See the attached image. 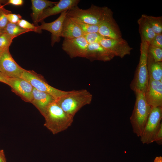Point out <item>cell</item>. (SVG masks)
I'll list each match as a JSON object with an SVG mask.
<instances>
[{"label": "cell", "instance_id": "6da1fadb", "mask_svg": "<svg viewBox=\"0 0 162 162\" xmlns=\"http://www.w3.org/2000/svg\"><path fill=\"white\" fill-rule=\"evenodd\" d=\"M42 115L45 118L44 126L54 135L67 130L74 120V118L66 113L56 100L49 105Z\"/></svg>", "mask_w": 162, "mask_h": 162}, {"label": "cell", "instance_id": "7a4b0ae2", "mask_svg": "<svg viewBox=\"0 0 162 162\" xmlns=\"http://www.w3.org/2000/svg\"><path fill=\"white\" fill-rule=\"evenodd\" d=\"M92 99V94L82 89L68 91L56 101L66 113L74 118L82 107L91 103Z\"/></svg>", "mask_w": 162, "mask_h": 162}, {"label": "cell", "instance_id": "3957f363", "mask_svg": "<svg viewBox=\"0 0 162 162\" xmlns=\"http://www.w3.org/2000/svg\"><path fill=\"white\" fill-rule=\"evenodd\" d=\"M136 100L130 120L134 132L140 137L144 130L151 107L148 104L144 93L140 90L134 92Z\"/></svg>", "mask_w": 162, "mask_h": 162}, {"label": "cell", "instance_id": "277c9868", "mask_svg": "<svg viewBox=\"0 0 162 162\" xmlns=\"http://www.w3.org/2000/svg\"><path fill=\"white\" fill-rule=\"evenodd\" d=\"M149 44L147 41L141 40L139 63L130 85L131 89L134 92L138 90L144 93L148 86L149 77L147 58Z\"/></svg>", "mask_w": 162, "mask_h": 162}, {"label": "cell", "instance_id": "5b68a950", "mask_svg": "<svg viewBox=\"0 0 162 162\" xmlns=\"http://www.w3.org/2000/svg\"><path fill=\"white\" fill-rule=\"evenodd\" d=\"M104 7L92 5L88 9L83 10L77 6L68 10L66 16L76 22L98 25L104 11Z\"/></svg>", "mask_w": 162, "mask_h": 162}, {"label": "cell", "instance_id": "8992f818", "mask_svg": "<svg viewBox=\"0 0 162 162\" xmlns=\"http://www.w3.org/2000/svg\"><path fill=\"white\" fill-rule=\"evenodd\" d=\"M162 107H151L150 114L141 136L143 144H150L154 141L156 134L162 123Z\"/></svg>", "mask_w": 162, "mask_h": 162}, {"label": "cell", "instance_id": "52a82bcc", "mask_svg": "<svg viewBox=\"0 0 162 162\" xmlns=\"http://www.w3.org/2000/svg\"><path fill=\"white\" fill-rule=\"evenodd\" d=\"M113 12L104 7L103 14L98 24V33L102 37L113 39L122 38L120 29L113 17Z\"/></svg>", "mask_w": 162, "mask_h": 162}, {"label": "cell", "instance_id": "ba28073f", "mask_svg": "<svg viewBox=\"0 0 162 162\" xmlns=\"http://www.w3.org/2000/svg\"><path fill=\"white\" fill-rule=\"evenodd\" d=\"M21 77L28 82L34 88L51 95L55 100L68 92L58 89L51 86L42 77L38 75L33 71L25 70Z\"/></svg>", "mask_w": 162, "mask_h": 162}, {"label": "cell", "instance_id": "9c48e42d", "mask_svg": "<svg viewBox=\"0 0 162 162\" xmlns=\"http://www.w3.org/2000/svg\"><path fill=\"white\" fill-rule=\"evenodd\" d=\"M25 69L14 60L9 49L3 50L0 55V71L9 78L21 77Z\"/></svg>", "mask_w": 162, "mask_h": 162}, {"label": "cell", "instance_id": "30bf717a", "mask_svg": "<svg viewBox=\"0 0 162 162\" xmlns=\"http://www.w3.org/2000/svg\"><path fill=\"white\" fill-rule=\"evenodd\" d=\"M99 43L114 57L121 58L130 55L132 50L127 41L122 38L113 39L103 38Z\"/></svg>", "mask_w": 162, "mask_h": 162}, {"label": "cell", "instance_id": "8fae6325", "mask_svg": "<svg viewBox=\"0 0 162 162\" xmlns=\"http://www.w3.org/2000/svg\"><path fill=\"white\" fill-rule=\"evenodd\" d=\"M88 45L83 36L72 39L64 38L62 48L71 58H85Z\"/></svg>", "mask_w": 162, "mask_h": 162}, {"label": "cell", "instance_id": "7c38bea8", "mask_svg": "<svg viewBox=\"0 0 162 162\" xmlns=\"http://www.w3.org/2000/svg\"><path fill=\"white\" fill-rule=\"evenodd\" d=\"M68 11L61 13L57 19L52 22L46 23L43 21L41 22V25L38 26V29L40 32H42V30H44L51 33V44L52 46L60 40L63 24Z\"/></svg>", "mask_w": 162, "mask_h": 162}, {"label": "cell", "instance_id": "4fadbf2b", "mask_svg": "<svg viewBox=\"0 0 162 162\" xmlns=\"http://www.w3.org/2000/svg\"><path fill=\"white\" fill-rule=\"evenodd\" d=\"M144 94L147 103L151 107H162V81L149 79Z\"/></svg>", "mask_w": 162, "mask_h": 162}, {"label": "cell", "instance_id": "5bb4252c", "mask_svg": "<svg viewBox=\"0 0 162 162\" xmlns=\"http://www.w3.org/2000/svg\"><path fill=\"white\" fill-rule=\"evenodd\" d=\"M8 85L23 100L31 103L34 88L28 82L21 77L9 78Z\"/></svg>", "mask_w": 162, "mask_h": 162}, {"label": "cell", "instance_id": "9a60e30c", "mask_svg": "<svg viewBox=\"0 0 162 162\" xmlns=\"http://www.w3.org/2000/svg\"><path fill=\"white\" fill-rule=\"evenodd\" d=\"M80 2L79 0H60L54 5L45 9L38 20L41 22L47 17L68 11L77 6Z\"/></svg>", "mask_w": 162, "mask_h": 162}, {"label": "cell", "instance_id": "2e32d148", "mask_svg": "<svg viewBox=\"0 0 162 162\" xmlns=\"http://www.w3.org/2000/svg\"><path fill=\"white\" fill-rule=\"evenodd\" d=\"M114 56L103 47L99 43L88 44L85 58L92 62L110 61Z\"/></svg>", "mask_w": 162, "mask_h": 162}, {"label": "cell", "instance_id": "e0dca14e", "mask_svg": "<svg viewBox=\"0 0 162 162\" xmlns=\"http://www.w3.org/2000/svg\"><path fill=\"white\" fill-rule=\"evenodd\" d=\"M33 99L31 103L38 110L41 114L49 105L54 100V98L46 93L34 88L32 92Z\"/></svg>", "mask_w": 162, "mask_h": 162}, {"label": "cell", "instance_id": "ac0fdd59", "mask_svg": "<svg viewBox=\"0 0 162 162\" xmlns=\"http://www.w3.org/2000/svg\"><path fill=\"white\" fill-rule=\"evenodd\" d=\"M83 34L76 23L66 16L63 24L61 37L72 39L83 36Z\"/></svg>", "mask_w": 162, "mask_h": 162}, {"label": "cell", "instance_id": "d6986e66", "mask_svg": "<svg viewBox=\"0 0 162 162\" xmlns=\"http://www.w3.org/2000/svg\"><path fill=\"white\" fill-rule=\"evenodd\" d=\"M31 2L32 12L31 16L34 24L36 26H38V19L44 10L48 7H52L58 2L46 0H32Z\"/></svg>", "mask_w": 162, "mask_h": 162}, {"label": "cell", "instance_id": "ffe728a7", "mask_svg": "<svg viewBox=\"0 0 162 162\" xmlns=\"http://www.w3.org/2000/svg\"><path fill=\"white\" fill-rule=\"evenodd\" d=\"M147 66L149 79L162 81V62H155L148 53Z\"/></svg>", "mask_w": 162, "mask_h": 162}, {"label": "cell", "instance_id": "44dd1931", "mask_svg": "<svg viewBox=\"0 0 162 162\" xmlns=\"http://www.w3.org/2000/svg\"><path fill=\"white\" fill-rule=\"evenodd\" d=\"M139 31L141 40L150 42L156 34L144 17L142 15L138 20Z\"/></svg>", "mask_w": 162, "mask_h": 162}, {"label": "cell", "instance_id": "7402d4cb", "mask_svg": "<svg viewBox=\"0 0 162 162\" xmlns=\"http://www.w3.org/2000/svg\"><path fill=\"white\" fill-rule=\"evenodd\" d=\"M156 34L162 33V17H156L145 14L142 15Z\"/></svg>", "mask_w": 162, "mask_h": 162}, {"label": "cell", "instance_id": "603a6c76", "mask_svg": "<svg viewBox=\"0 0 162 162\" xmlns=\"http://www.w3.org/2000/svg\"><path fill=\"white\" fill-rule=\"evenodd\" d=\"M29 32L20 27L17 24H13L9 22L6 27L3 30V33H7L15 37Z\"/></svg>", "mask_w": 162, "mask_h": 162}, {"label": "cell", "instance_id": "cb8c5ba5", "mask_svg": "<svg viewBox=\"0 0 162 162\" xmlns=\"http://www.w3.org/2000/svg\"><path fill=\"white\" fill-rule=\"evenodd\" d=\"M16 38L7 33H3L0 34V49L3 51L9 49L13 39Z\"/></svg>", "mask_w": 162, "mask_h": 162}, {"label": "cell", "instance_id": "d4e9b609", "mask_svg": "<svg viewBox=\"0 0 162 162\" xmlns=\"http://www.w3.org/2000/svg\"><path fill=\"white\" fill-rule=\"evenodd\" d=\"M84 33H98V25H94L87 23L75 22Z\"/></svg>", "mask_w": 162, "mask_h": 162}, {"label": "cell", "instance_id": "484cf974", "mask_svg": "<svg viewBox=\"0 0 162 162\" xmlns=\"http://www.w3.org/2000/svg\"><path fill=\"white\" fill-rule=\"evenodd\" d=\"M148 53L155 62H162V48L149 45Z\"/></svg>", "mask_w": 162, "mask_h": 162}, {"label": "cell", "instance_id": "4316f807", "mask_svg": "<svg viewBox=\"0 0 162 162\" xmlns=\"http://www.w3.org/2000/svg\"><path fill=\"white\" fill-rule=\"evenodd\" d=\"M16 24L22 28L29 32L33 31L36 33H41L38 29V26H36L34 23H31L26 20L22 19Z\"/></svg>", "mask_w": 162, "mask_h": 162}, {"label": "cell", "instance_id": "83f0119b", "mask_svg": "<svg viewBox=\"0 0 162 162\" xmlns=\"http://www.w3.org/2000/svg\"><path fill=\"white\" fill-rule=\"evenodd\" d=\"M83 36L88 44L99 43L103 38L98 33H84Z\"/></svg>", "mask_w": 162, "mask_h": 162}, {"label": "cell", "instance_id": "f1b7e54d", "mask_svg": "<svg viewBox=\"0 0 162 162\" xmlns=\"http://www.w3.org/2000/svg\"><path fill=\"white\" fill-rule=\"evenodd\" d=\"M11 13V11L5 9L3 10L0 14V29H4L9 22L6 16V14Z\"/></svg>", "mask_w": 162, "mask_h": 162}, {"label": "cell", "instance_id": "f546056e", "mask_svg": "<svg viewBox=\"0 0 162 162\" xmlns=\"http://www.w3.org/2000/svg\"><path fill=\"white\" fill-rule=\"evenodd\" d=\"M149 45L162 48V33L156 34L149 42Z\"/></svg>", "mask_w": 162, "mask_h": 162}, {"label": "cell", "instance_id": "4dcf8cb0", "mask_svg": "<svg viewBox=\"0 0 162 162\" xmlns=\"http://www.w3.org/2000/svg\"><path fill=\"white\" fill-rule=\"evenodd\" d=\"M6 16L9 22L16 24L18 22L22 19L21 16L19 14H15L12 13L6 14Z\"/></svg>", "mask_w": 162, "mask_h": 162}, {"label": "cell", "instance_id": "1f68e13d", "mask_svg": "<svg viewBox=\"0 0 162 162\" xmlns=\"http://www.w3.org/2000/svg\"><path fill=\"white\" fill-rule=\"evenodd\" d=\"M154 142L159 145L162 144V125L156 134Z\"/></svg>", "mask_w": 162, "mask_h": 162}, {"label": "cell", "instance_id": "d6a6232c", "mask_svg": "<svg viewBox=\"0 0 162 162\" xmlns=\"http://www.w3.org/2000/svg\"><path fill=\"white\" fill-rule=\"evenodd\" d=\"M23 3V1L22 0H9L6 2L4 5L11 4L14 6H19L22 5Z\"/></svg>", "mask_w": 162, "mask_h": 162}, {"label": "cell", "instance_id": "836d02e7", "mask_svg": "<svg viewBox=\"0 0 162 162\" xmlns=\"http://www.w3.org/2000/svg\"><path fill=\"white\" fill-rule=\"evenodd\" d=\"M9 78L0 71V82L8 85Z\"/></svg>", "mask_w": 162, "mask_h": 162}, {"label": "cell", "instance_id": "e575fe53", "mask_svg": "<svg viewBox=\"0 0 162 162\" xmlns=\"http://www.w3.org/2000/svg\"><path fill=\"white\" fill-rule=\"evenodd\" d=\"M0 162H6V159L3 149L0 150Z\"/></svg>", "mask_w": 162, "mask_h": 162}, {"label": "cell", "instance_id": "d590c367", "mask_svg": "<svg viewBox=\"0 0 162 162\" xmlns=\"http://www.w3.org/2000/svg\"><path fill=\"white\" fill-rule=\"evenodd\" d=\"M7 2L6 1L0 0V14L5 9L4 8V4L2 5V4H5Z\"/></svg>", "mask_w": 162, "mask_h": 162}, {"label": "cell", "instance_id": "8d00e7d4", "mask_svg": "<svg viewBox=\"0 0 162 162\" xmlns=\"http://www.w3.org/2000/svg\"><path fill=\"white\" fill-rule=\"evenodd\" d=\"M153 162H162V157L160 156L156 157Z\"/></svg>", "mask_w": 162, "mask_h": 162}, {"label": "cell", "instance_id": "74e56055", "mask_svg": "<svg viewBox=\"0 0 162 162\" xmlns=\"http://www.w3.org/2000/svg\"><path fill=\"white\" fill-rule=\"evenodd\" d=\"M3 33V30L0 29V34Z\"/></svg>", "mask_w": 162, "mask_h": 162}, {"label": "cell", "instance_id": "f35d334b", "mask_svg": "<svg viewBox=\"0 0 162 162\" xmlns=\"http://www.w3.org/2000/svg\"><path fill=\"white\" fill-rule=\"evenodd\" d=\"M3 51L0 49V55Z\"/></svg>", "mask_w": 162, "mask_h": 162}]
</instances>
